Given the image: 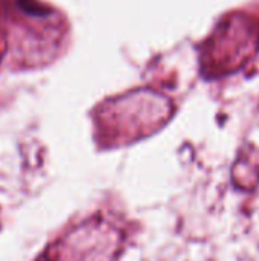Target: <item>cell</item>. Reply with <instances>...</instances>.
<instances>
[]
</instances>
